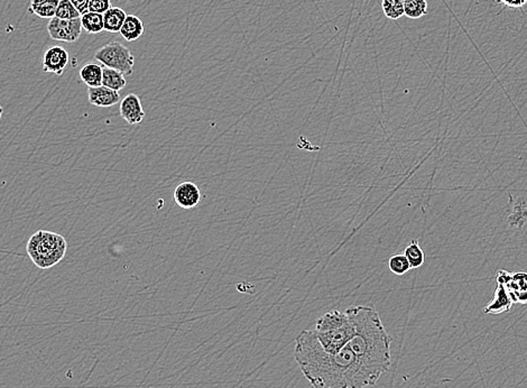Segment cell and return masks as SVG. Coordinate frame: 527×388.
Segmentation results:
<instances>
[{
  "mask_svg": "<svg viewBox=\"0 0 527 388\" xmlns=\"http://www.w3.org/2000/svg\"><path fill=\"white\" fill-rule=\"evenodd\" d=\"M294 359L313 388H365L381 378L365 367L348 346L336 354L327 351L313 329L297 336Z\"/></svg>",
  "mask_w": 527,
  "mask_h": 388,
  "instance_id": "obj_1",
  "label": "cell"
},
{
  "mask_svg": "<svg viewBox=\"0 0 527 388\" xmlns=\"http://www.w3.org/2000/svg\"><path fill=\"white\" fill-rule=\"evenodd\" d=\"M346 314L354 327L347 346L365 367L381 377L392 365V337L384 328L381 316L367 305L349 307Z\"/></svg>",
  "mask_w": 527,
  "mask_h": 388,
  "instance_id": "obj_2",
  "label": "cell"
},
{
  "mask_svg": "<svg viewBox=\"0 0 527 388\" xmlns=\"http://www.w3.org/2000/svg\"><path fill=\"white\" fill-rule=\"evenodd\" d=\"M67 250L65 238L49 230H38L26 243L27 255L40 270L56 266L65 257Z\"/></svg>",
  "mask_w": 527,
  "mask_h": 388,
  "instance_id": "obj_3",
  "label": "cell"
},
{
  "mask_svg": "<svg viewBox=\"0 0 527 388\" xmlns=\"http://www.w3.org/2000/svg\"><path fill=\"white\" fill-rule=\"evenodd\" d=\"M95 60L104 67L117 70L125 76H132L134 73L135 58L128 47L117 42L106 44L95 52Z\"/></svg>",
  "mask_w": 527,
  "mask_h": 388,
  "instance_id": "obj_4",
  "label": "cell"
},
{
  "mask_svg": "<svg viewBox=\"0 0 527 388\" xmlns=\"http://www.w3.org/2000/svg\"><path fill=\"white\" fill-rule=\"evenodd\" d=\"M496 281L508 290L514 303L527 305V273L501 270L496 274Z\"/></svg>",
  "mask_w": 527,
  "mask_h": 388,
  "instance_id": "obj_5",
  "label": "cell"
},
{
  "mask_svg": "<svg viewBox=\"0 0 527 388\" xmlns=\"http://www.w3.org/2000/svg\"><path fill=\"white\" fill-rule=\"evenodd\" d=\"M82 24L81 17L77 19H61L53 17L47 24V32L49 38L58 42L73 43L78 41L82 34Z\"/></svg>",
  "mask_w": 527,
  "mask_h": 388,
  "instance_id": "obj_6",
  "label": "cell"
},
{
  "mask_svg": "<svg viewBox=\"0 0 527 388\" xmlns=\"http://www.w3.org/2000/svg\"><path fill=\"white\" fill-rule=\"evenodd\" d=\"M70 62L69 52L62 47H49L45 51L43 56V71L47 73H54L60 76L63 74Z\"/></svg>",
  "mask_w": 527,
  "mask_h": 388,
  "instance_id": "obj_7",
  "label": "cell"
},
{
  "mask_svg": "<svg viewBox=\"0 0 527 388\" xmlns=\"http://www.w3.org/2000/svg\"><path fill=\"white\" fill-rule=\"evenodd\" d=\"M121 118L129 125H139L145 118V111L141 106V99L134 93H129L120 102Z\"/></svg>",
  "mask_w": 527,
  "mask_h": 388,
  "instance_id": "obj_8",
  "label": "cell"
},
{
  "mask_svg": "<svg viewBox=\"0 0 527 388\" xmlns=\"http://www.w3.org/2000/svg\"><path fill=\"white\" fill-rule=\"evenodd\" d=\"M173 199L182 209H194L201 200V192L194 182H182L176 186Z\"/></svg>",
  "mask_w": 527,
  "mask_h": 388,
  "instance_id": "obj_9",
  "label": "cell"
},
{
  "mask_svg": "<svg viewBox=\"0 0 527 388\" xmlns=\"http://www.w3.org/2000/svg\"><path fill=\"white\" fill-rule=\"evenodd\" d=\"M88 99L90 104L95 107L108 108L113 107L120 102V95L117 91L100 86V87L88 88Z\"/></svg>",
  "mask_w": 527,
  "mask_h": 388,
  "instance_id": "obj_10",
  "label": "cell"
},
{
  "mask_svg": "<svg viewBox=\"0 0 527 388\" xmlns=\"http://www.w3.org/2000/svg\"><path fill=\"white\" fill-rule=\"evenodd\" d=\"M513 305V300L510 298L508 290L503 285L497 284L495 296H494L493 300L485 307L484 313H486V314H501V313L510 312Z\"/></svg>",
  "mask_w": 527,
  "mask_h": 388,
  "instance_id": "obj_11",
  "label": "cell"
},
{
  "mask_svg": "<svg viewBox=\"0 0 527 388\" xmlns=\"http://www.w3.org/2000/svg\"><path fill=\"white\" fill-rule=\"evenodd\" d=\"M144 23L141 22V18L137 17L136 15H127L125 19L123 26H121L119 34L123 36L127 42H134L139 40L141 35L144 34Z\"/></svg>",
  "mask_w": 527,
  "mask_h": 388,
  "instance_id": "obj_12",
  "label": "cell"
},
{
  "mask_svg": "<svg viewBox=\"0 0 527 388\" xmlns=\"http://www.w3.org/2000/svg\"><path fill=\"white\" fill-rule=\"evenodd\" d=\"M61 0H31L29 12L40 18L55 17Z\"/></svg>",
  "mask_w": 527,
  "mask_h": 388,
  "instance_id": "obj_13",
  "label": "cell"
},
{
  "mask_svg": "<svg viewBox=\"0 0 527 388\" xmlns=\"http://www.w3.org/2000/svg\"><path fill=\"white\" fill-rule=\"evenodd\" d=\"M102 69L98 63H87L80 70L81 81L88 88L100 87L102 84Z\"/></svg>",
  "mask_w": 527,
  "mask_h": 388,
  "instance_id": "obj_14",
  "label": "cell"
},
{
  "mask_svg": "<svg viewBox=\"0 0 527 388\" xmlns=\"http://www.w3.org/2000/svg\"><path fill=\"white\" fill-rule=\"evenodd\" d=\"M127 14L124 9L119 7H111L104 14V31L108 33H119Z\"/></svg>",
  "mask_w": 527,
  "mask_h": 388,
  "instance_id": "obj_15",
  "label": "cell"
},
{
  "mask_svg": "<svg viewBox=\"0 0 527 388\" xmlns=\"http://www.w3.org/2000/svg\"><path fill=\"white\" fill-rule=\"evenodd\" d=\"M126 84H127L126 76L123 73L118 72L117 70L104 67V69H102V84L101 86L119 92L126 87Z\"/></svg>",
  "mask_w": 527,
  "mask_h": 388,
  "instance_id": "obj_16",
  "label": "cell"
},
{
  "mask_svg": "<svg viewBox=\"0 0 527 388\" xmlns=\"http://www.w3.org/2000/svg\"><path fill=\"white\" fill-rule=\"evenodd\" d=\"M81 24H82V29L89 34H99L104 31V15L87 12L86 14L81 15Z\"/></svg>",
  "mask_w": 527,
  "mask_h": 388,
  "instance_id": "obj_17",
  "label": "cell"
},
{
  "mask_svg": "<svg viewBox=\"0 0 527 388\" xmlns=\"http://www.w3.org/2000/svg\"><path fill=\"white\" fill-rule=\"evenodd\" d=\"M404 255H405L407 261H409L411 270L420 268L423 265L424 261H425L424 252L416 241H412L407 245V248L404 250Z\"/></svg>",
  "mask_w": 527,
  "mask_h": 388,
  "instance_id": "obj_18",
  "label": "cell"
},
{
  "mask_svg": "<svg viewBox=\"0 0 527 388\" xmlns=\"http://www.w3.org/2000/svg\"><path fill=\"white\" fill-rule=\"evenodd\" d=\"M427 13V0H404V16L418 19Z\"/></svg>",
  "mask_w": 527,
  "mask_h": 388,
  "instance_id": "obj_19",
  "label": "cell"
},
{
  "mask_svg": "<svg viewBox=\"0 0 527 388\" xmlns=\"http://www.w3.org/2000/svg\"><path fill=\"white\" fill-rule=\"evenodd\" d=\"M382 8L389 19H398L404 16V0H383Z\"/></svg>",
  "mask_w": 527,
  "mask_h": 388,
  "instance_id": "obj_20",
  "label": "cell"
},
{
  "mask_svg": "<svg viewBox=\"0 0 527 388\" xmlns=\"http://www.w3.org/2000/svg\"><path fill=\"white\" fill-rule=\"evenodd\" d=\"M388 268L395 275L402 276L405 275L411 270V266L404 254H396L389 258Z\"/></svg>",
  "mask_w": 527,
  "mask_h": 388,
  "instance_id": "obj_21",
  "label": "cell"
},
{
  "mask_svg": "<svg viewBox=\"0 0 527 388\" xmlns=\"http://www.w3.org/2000/svg\"><path fill=\"white\" fill-rule=\"evenodd\" d=\"M55 17L69 21V19L80 18L81 14L78 9L73 6V3L70 0H61L56 13H55Z\"/></svg>",
  "mask_w": 527,
  "mask_h": 388,
  "instance_id": "obj_22",
  "label": "cell"
},
{
  "mask_svg": "<svg viewBox=\"0 0 527 388\" xmlns=\"http://www.w3.org/2000/svg\"><path fill=\"white\" fill-rule=\"evenodd\" d=\"M111 7L113 6L110 0H90L89 12L104 15Z\"/></svg>",
  "mask_w": 527,
  "mask_h": 388,
  "instance_id": "obj_23",
  "label": "cell"
},
{
  "mask_svg": "<svg viewBox=\"0 0 527 388\" xmlns=\"http://www.w3.org/2000/svg\"><path fill=\"white\" fill-rule=\"evenodd\" d=\"M73 3V6L78 9L81 15L89 12L90 0H70Z\"/></svg>",
  "mask_w": 527,
  "mask_h": 388,
  "instance_id": "obj_24",
  "label": "cell"
},
{
  "mask_svg": "<svg viewBox=\"0 0 527 388\" xmlns=\"http://www.w3.org/2000/svg\"><path fill=\"white\" fill-rule=\"evenodd\" d=\"M498 1L510 8H521L527 3V0H498Z\"/></svg>",
  "mask_w": 527,
  "mask_h": 388,
  "instance_id": "obj_25",
  "label": "cell"
},
{
  "mask_svg": "<svg viewBox=\"0 0 527 388\" xmlns=\"http://www.w3.org/2000/svg\"><path fill=\"white\" fill-rule=\"evenodd\" d=\"M3 107H1V104H0V119H1V117H3Z\"/></svg>",
  "mask_w": 527,
  "mask_h": 388,
  "instance_id": "obj_26",
  "label": "cell"
}]
</instances>
